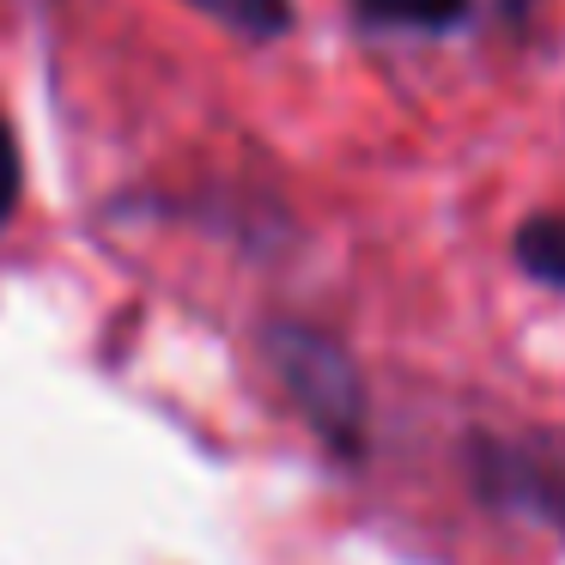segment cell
I'll return each mask as SVG.
<instances>
[{"label":"cell","instance_id":"obj_1","mask_svg":"<svg viewBox=\"0 0 565 565\" xmlns=\"http://www.w3.org/2000/svg\"><path fill=\"white\" fill-rule=\"evenodd\" d=\"M262 347H268V365L280 377V390L292 395V407L305 414V426L329 444L341 462H359L365 456V377H359V359L334 341L317 322H268L262 329Z\"/></svg>","mask_w":565,"mask_h":565},{"label":"cell","instance_id":"obj_2","mask_svg":"<svg viewBox=\"0 0 565 565\" xmlns=\"http://www.w3.org/2000/svg\"><path fill=\"white\" fill-rule=\"evenodd\" d=\"M468 492L499 516H523L565 541V450L553 438L468 431Z\"/></svg>","mask_w":565,"mask_h":565},{"label":"cell","instance_id":"obj_3","mask_svg":"<svg viewBox=\"0 0 565 565\" xmlns=\"http://www.w3.org/2000/svg\"><path fill=\"white\" fill-rule=\"evenodd\" d=\"M359 31H402V38H450L475 19V0H347Z\"/></svg>","mask_w":565,"mask_h":565},{"label":"cell","instance_id":"obj_4","mask_svg":"<svg viewBox=\"0 0 565 565\" xmlns=\"http://www.w3.org/2000/svg\"><path fill=\"white\" fill-rule=\"evenodd\" d=\"M511 256L535 286L565 292V213H553V207L529 213V220L516 225V237H511Z\"/></svg>","mask_w":565,"mask_h":565},{"label":"cell","instance_id":"obj_5","mask_svg":"<svg viewBox=\"0 0 565 565\" xmlns=\"http://www.w3.org/2000/svg\"><path fill=\"white\" fill-rule=\"evenodd\" d=\"M207 7L220 25H232L237 38H256V43H274L292 31V0H195Z\"/></svg>","mask_w":565,"mask_h":565},{"label":"cell","instance_id":"obj_6","mask_svg":"<svg viewBox=\"0 0 565 565\" xmlns=\"http://www.w3.org/2000/svg\"><path fill=\"white\" fill-rule=\"evenodd\" d=\"M19 183H25V171H19V140L7 128V116H0V225L13 220V207H19Z\"/></svg>","mask_w":565,"mask_h":565}]
</instances>
